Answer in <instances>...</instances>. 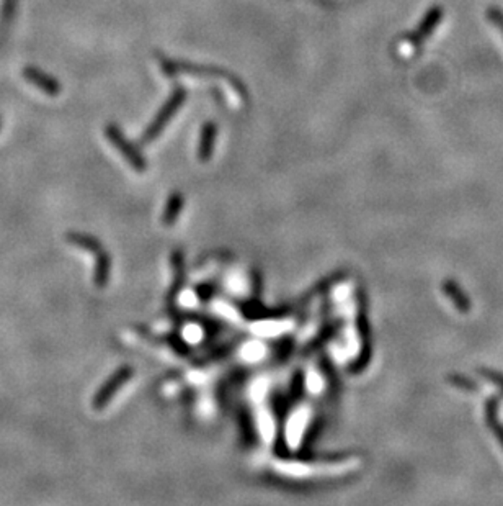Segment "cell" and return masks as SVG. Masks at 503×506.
<instances>
[{"instance_id": "4", "label": "cell", "mask_w": 503, "mask_h": 506, "mask_svg": "<svg viewBox=\"0 0 503 506\" xmlns=\"http://www.w3.org/2000/svg\"><path fill=\"white\" fill-rule=\"evenodd\" d=\"M107 135L110 138V142L113 143V146L120 151V154L127 161V164H130L132 169L136 171V173H144L145 169H147V162H145V159L143 157V154L139 153V149L134 146V144H131L130 142L126 139V136L121 133L120 130L116 128L114 125H110L107 128Z\"/></svg>"}, {"instance_id": "7", "label": "cell", "mask_w": 503, "mask_h": 506, "mask_svg": "<svg viewBox=\"0 0 503 506\" xmlns=\"http://www.w3.org/2000/svg\"><path fill=\"white\" fill-rule=\"evenodd\" d=\"M95 259V272H94V284L96 289H105L112 277V256L107 249H103Z\"/></svg>"}, {"instance_id": "1", "label": "cell", "mask_w": 503, "mask_h": 506, "mask_svg": "<svg viewBox=\"0 0 503 506\" xmlns=\"http://www.w3.org/2000/svg\"><path fill=\"white\" fill-rule=\"evenodd\" d=\"M185 100H187V92H185V89H182V87H176V89L170 94L169 99H167L164 107L158 110V113L152 120L151 125L147 126V130H145L143 138H141V143L151 144L154 139H156L157 136L165 130L167 123H169L172 118L176 115V112H178L180 108H182Z\"/></svg>"}, {"instance_id": "6", "label": "cell", "mask_w": 503, "mask_h": 506, "mask_svg": "<svg viewBox=\"0 0 503 506\" xmlns=\"http://www.w3.org/2000/svg\"><path fill=\"white\" fill-rule=\"evenodd\" d=\"M216 139H218V125L214 121H206L201 128L200 143H198V159L201 162H208L213 157Z\"/></svg>"}, {"instance_id": "5", "label": "cell", "mask_w": 503, "mask_h": 506, "mask_svg": "<svg viewBox=\"0 0 503 506\" xmlns=\"http://www.w3.org/2000/svg\"><path fill=\"white\" fill-rule=\"evenodd\" d=\"M443 15H444V10L443 7L441 6H433L425 13V17H423L420 25L417 26L415 30H413L412 33H410V37L407 38L409 45L417 48L423 45V43L427 41L428 38L431 37V33L435 32L436 28H438V25L441 23V20H443Z\"/></svg>"}, {"instance_id": "3", "label": "cell", "mask_w": 503, "mask_h": 506, "mask_svg": "<svg viewBox=\"0 0 503 506\" xmlns=\"http://www.w3.org/2000/svg\"><path fill=\"white\" fill-rule=\"evenodd\" d=\"M132 376H134V371H132L131 365H121V367H118L116 371L110 376L108 380L100 387V390L95 393L94 400H92L94 410L96 411L103 410V408L112 402L114 395L118 393V390L131 380Z\"/></svg>"}, {"instance_id": "9", "label": "cell", "mask_w": 503, "mask_h": 506, "mask_svg": "<svg viewBox=\"0 0 503 506\" xmlns=\"http://www.w3.org/2000/svg\"><path fill=\"white\" fill-rule=\"evenodd\" d=\"M487 17L493 26H497L498 32L503 35V12L498 7H489Z\"/></svg>"}, {"instance_id": "2", "label": "cell", "mask_w": 503, "mask_h": 506, "mask_svg": "<svg viewBox=\"0 0 503 506\" xmlns=\"http://www.w3.org/2000/svg\"><path fill=\"white\" fill-rule=\"evenodd\" d=\"M162 69L167 76H176L180 72H187L189 76H201V77H214V79H223V81H227L232 86V89L236 90L237 95H245V90L242 89V84L234 79L232 76H227V72L224 74L223 71H216V69L203 68V66H189V64H180L174 63V61L162 59Z\"/></svg>"}, {"instance_id": "8", "label": "cell", "mask_w": 503, "mask_h": 506, "mask_svg": "<svg viewBox=\"0 0 503 506\" xmlns=\"http://www.w3.org/2000/svg\"><path fill=\"white\" fill-rule=\"evenodd\" d=\"M183 205H185V199L182 193L172 192L169 199H167L164 213H162V223H164L165 226H174V224L176 223V220H178L180 217V213H182Z\"/></svg>"}]
</instances>
